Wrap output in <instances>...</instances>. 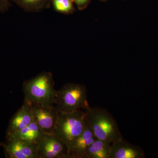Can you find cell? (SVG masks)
I'll list each match as a JSON object with an SVG mask.
<instances>
[{"instance_id": "cell-1", "label": "cell", "mask_w": 158, "mask_h": 158, "mask_svg": "<svg viewBox=\"0 0 158 158\" xmlns=\"http://www.w3.org/2000/svg\"><path fill=\"white\" fill-rule=\"evenodd\" d=\"M53 75L50 72L44 71L23 83L24 102L29 105L54 106L57 90L54 88Z\"/></svg>"}, {"instance_id": "cell-2", "label": "cell", "mask_w": 158, "mask_h": 158, "mask_svg": "<svg viewBox=\"0 0 158 158\" xmlns=\"http://www.w3.org/2000/svg\"><path fill=\"white\" fill-rule=\"evenodd\" d=\"M85 113L87 123L97 139L112 144L123 138L117 122L107 110L90 107Z\"/></svg>"}, {"instance_id": "cell-3", "label": "cell", "mask_w": 158, "mask_h": 158, "mask_svg": "<svg viewBox=\"0 0 158 158\" xmlns=\"http://www.w3.org/2000/svg\"><path fill=\"white\" fill-rule=\"evenodd\" d=\"M86 124L85 111L80 110L65 113L58 111V120L54 134L64 142L67 153L83 132Z\"/></svg>"}, {"instance_id": "cell-4", "label": "cell", "mask_w": 158, "mask_h": 158, "mask_svg": "<svg viewBox=\"0 0 158 158\" xmlns=\"http://www.w3.org/2000/svg\"><path fill=\"white\" fill-rule=\"evenodd\" d=\"M55 105L58 111L65 113L88 110L90 107L87 99L86 86L75 83L65 84L57 91Z\"/></svg>"}, {"instance_id": "cell-5", "label": "cell", "mask_w": 158, "mask_h": 158, "mask_svg": "<svg viewBox=\"0 0 158 158\" xmlns=\"http://www.w3.org/2000/svg\"><path fill=\"white\" fill-rule=\"evenodd\" d=\"M37 152L38 158L67 157L66 145L54 134H44L37 142Z\"/></svg>"}, {"instance_id": "cell-6", "label": "cell", "mask_w": 158, "mask_h": 158, "mask_svg": "<svg viewBox=\"0 0 158 158\" xmlns=\"http://www.w3.org/2000/svg\"><path fill=\"white\" fill-rule=\"evenodd\" d=\"M33 121L46 134H54L58 118V110L56 106H44L30 105Z\"/></svg>"}, {"instance_id": "cell-7", "label": "cell", "mask_w": 158, "mask_h": 158, "mask_svg": "<svg viewBox=\"0 0 158 158\" xmlns=\"http://www.w3.org/2000/svg\"><path fill=\"white\" fill-rule=\"evenodd\" d=\"M6 158H38L37 144L29 143L15 138H7L1 142Z\"/></svg>"}, {"instance_id": "cell-8", "label": "cell", "mask_w": 158, "mask_h": 158, "mask_svg": "<svg viewBox=\"0 0 158 158\" xmlns=\"http://www.w3.org/2000/svg\"><path fill=\"white\" fill-rule=\"evenodd\" d=\"M96 139L86 120L85 129L75 141L66 158H87L89 148Z\"/></svg>"}, {"instance_id": "cell-9", "label": "cell", "mask_w": 158, "mask_h": 158, "mask_svg": "<svg viewBox=\"0 0 158 158\" xmlns=\"http://www.w3.org/2000/svg\"><path fill=\"white\" fill-rule=\"evenodd\" d=\"M33 121L31 106L24 102L9 121L6 132V138L23 129Z\"/></svg>"}, {"instance_id": "cell-10", "label": "cell", "mask_w": 158, "mask_h": 158, "mask_svg": "<svg viewBox=\"0 0 158 158\" xmlns=\"http://www.w3.org/2000/svg\"><path fill=\"white\" fill-rule=\"evenodd\" d=\"M144 151L138 146L130 144L123 138L111 144L110 158H143Z\"/></svg>"}, {"instance_id": "cell-11", "label": "cell", "mask_w": 158, "mask_h": 158, "mask_svg": "<svg viewBox=\"0 0 158 158\" xmlns=\"http://www.w3.org/2000/svg\"><path fill=\"white\" fill-rule=\"evenodd\" d=\"M45 134L33 121L23 129L15 133L7 138H15L29 143L37 144V142Z\"/></svg>"}, {"instance_id": "cell-12", "label": "cell", "mask_w": 158, "mask_h": 158, "mask_svg": "<svg viewBox=\"0 0 158 158\" xmlns=\"http://www.w3.org/2000/svg\"><path fill=\"white\" fill-rule=\"evenodd\" d=\"M24 11L31 13L41 12L50 8L52 0H9Z\"/></svg>"}, {"instance_id": "cell-13", "label": "cell", "mask_w": 158, "mask_h": 158, "mask_svg": "<svg viewBox=\"0 0 158 158\" xmlns=\"http://www.w3.org/2000/svg\"><path fill=\"white\" fill-rule=\"evenodd\" d=\"M111 144L96 139L88 149L87 158H110Z\"/></svg>"}, {"instance_id": "cell-14", "label": "cell", "mask_w": 158, "mask_h": 158, "mask_svg": "<svg viewBox=\"0 0 158 158\" xmlns=\"http://www.w3.org/2000/svg\"><path fill=\"white\" fill-rule=\"evenodd\" d=\"M51 6L56 12L65 15L73 14L76 11L73 0H52Z\"/></svg>"}, {"instance_id": "cell-15", "label": "cell", "mask_w": 158, "mask_h": 158, "mask_svg": "<svg viewBox=\"0 0 158 158\" xmlns=\"http://www.w3.org/2000/svg\"><path fill=\"white\" fill-rule=\"evenodd\" d=\"M75 6L80 11H83L87 9L91 0H73Z\"/></svg>"}, {"instance_id": "cell-16", "label": "cell", "mask_w": 158, "mask_h": 158, "mask_svg": "<svg viewBox=\"0 0 158 158\" xmlns=\"http://www.w3.org/2000/svg\"><path fill=\"white\" fill-rule=\"evenodd\" d=\"M11 6L12 4L9 0H0V13L7 12Z\"/></svg>"}, {"instance_id": "cell-17", "label": "cell", "mask_w": 158, "mask_h": 158, "mask_svg": "<svg viewBox=\"0 0 158 158\" xmlns=\"http://www.w3.org/2000/svg\"><path fill=\"white\" fill-rule=\"evenodd\" d=\"M99 1H101V2H106L107 1H108V0H99Z\"/></svg>"}]
</instances>
